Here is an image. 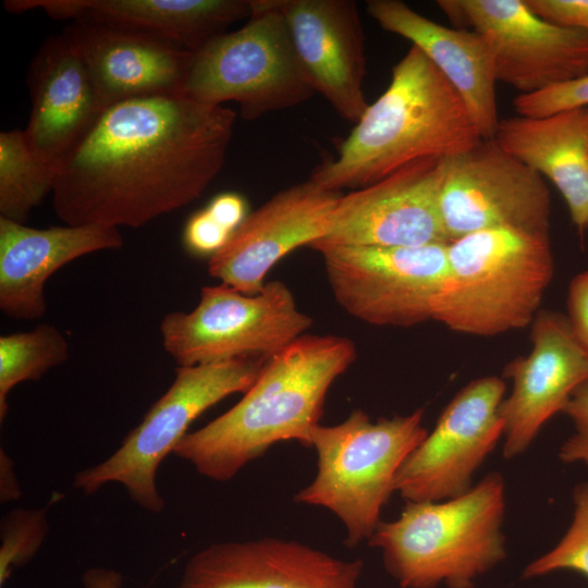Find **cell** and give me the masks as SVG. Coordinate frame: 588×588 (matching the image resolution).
<instances>
[{"label": "cell", "mask_w": 588, "mask_h": 588, "mask_svg": "<svg viewBox=\"0 0 588 588\" xmlns=\"http://www.w3.org/2000/svg\"><path fill=\"white\" fill-rule=\"evenodd\" d=\"M235 120L229 108L184 95L108 107L60 167L57 217L139 228L191 204L222 170Z\"/></svg>", "instance_id": "obj_1"}, {"label": "cell", "mask_w": 588, "mask_h": 588, "mask_svg": "<svg viewBox=\"0 0 588 588\" xmlns=\"http://www.w3.org/2000/svg\"><path fill=\"white\" fill-rule=\"evenodd\" d=\"M355 358L356 346L345 336L303 334L265 363L240 402L187 432L173 454L222 482L280 441L310 446L331 384Z\"/></svg>", "instance_id": "obj_2"}, {"label": "cell", "mask_w": 588, "mask_h": 588, "mask_svg": "<svg viewBox=\"0 0 588 588\" xmlns=\"http://www.w3.org/2000/svg\"><path fill=\"white\" fill-rule=\"evenodd\" d=\"M482 138L453 86L416 46L393 66L384 93L369 105L338 157L310 179L332 192L363 188L427 157L449 158Z\"/></svg>", "instance_id": "obj_3"}, {"label": "cell", "mask_w": 588, "mask_h": 588, "mask_svg": "<svg viewBox=\"0 0 588 588\" xmlns=\"http://www.w3.org/2000/svg\"><path fill=\"white\" fill-rule=\"evenodd\" d=\"M505 499L504 478L493 471L462 495L406 502L396 519L379 523L368 544L381 551L401 588H473L506 556Z\"/></svg>", "instance_id": "obj_4"}, {"label": "cell", "mask_w": 588, "mask_h": 588, "mask_svg": "<svg viewBox=\"0 0 588 588\" xmlns=\"http://www.w3.org/2000/svg\"><path fill=\"white\" fill-rule=\"evenodd\" d=\"M554 272L550 234L481 230L448 245V272L432 320L494 336L530 326Z\"/></svg>", "instance_id": "obj_5"}, {"label": "cell", "mask_w": 588, "mask_h": 588, "mask_svg": "<svg viewBox=\"0 0 588 588\" xmlns=\"http://www.w3.org/2000/svg\"><path fill=\"white\" fill-rule=\"evenodd\" d=\"M422 418L424 408L377 421L355 409L338 425H317L310 434L317 473L294 501L336 515L346 529L348 548L368 541L395 492L399 469L428 434Z\"/></svg>", "instance_id": "obj_6"}, {"label": "cell", "mask_w": 588, "mask_h": 588, "mask_svg": "<svg viewBox=\"0 0 588 588\" xmlns=\"http://www.w3.org/2000/svg\"><path fill=\"white\" fill-rule=\"evenodd\" d=\"M248 22L193 52L183 95L207 105L234 101L245 120L295 107L316 91L295 51L278 0H252Z\"/></svg>", "instance_id": "obj_7"}, {"label": "cell", "mask_w": 588, "mask_h": 588, "mask_svg": "<svg viewBox=\"0 0 588 588\" xmlns=\"http://www.w3.org/2000/svg\"><path fill=\"white\" fill-rule=\"evenodd\" d=\"M267 360L243 358L177 367L171 387L105 461L77 471L73 486L85 495L120 483L131 500L159 514L166 503L157 489L159 465L187 433L188 426L226 396L245 393Z\"/></svg>", "instance_id": "obj_8"}, {"label": "cell", "mask_w": 588, "mask_h": 588, "mask_svg": "<svg viewBox=\"0 0 588 588\" xmlns=\"http://www.w3.org/2000/svg\"><path fill=\"white\" fill-rule=\"evenodd\" d=\"M291 290L267 282L256 295L220 283L204 286L191 311H172L160 323L162 345L179 367L243 358L268 360L311 326Z\"/></svg>", "instance_id": "obj_9"}, {"label": "cell", "mask_w": 588, "mask_h": 588, "mask_svg": "<svg viewBox=\"0 0 588 588\" xmlns=\"http://www.w3.org/2000/svg\"><path fill=\"white\" fill-rule=\"evenodd\" d=\"M448 245L310 248L321 254L332 294L347 314L373 326L411 328L432 320Z\"/></svg>", "instance_id": "obj_10"}, {"label": "cell", "mask_w": 588, "mask_h": 588, "mask_svg": "<svg viewBox=\"0 0 588 588\" xmlns=\"http://www.w3.org/2000/svg\"><path fill=\"white\" fill-rule=\"evenodd\" d=\"M440 210L449 243L494 228L550 234L551 196L543 177L494 138L446 158Z\"/></svg>", "instance_id": "obj_11"}, {"label": "cell", "mask_w": 588, "mask_h": 588, "mask_svg": "<svg viewBox=\"0 0 588 588\" xmlns=\"http://www.w3.org/2000/svg\"><path fill=\"white\" fill-rule=\"evenodd\" d=\"M461 28L489 41L498 82L529 95L588 74V35L548 22L525 0H439Z\"/></svg>", "instance_id": "obj_12"}, {"label": "cell", "mask_w": 588, "mask_h": 588, "mask_svg": "<svg viewBox=\"0 0 588 588\" xmlns=\"http://www.w3.org/2000/svg\"><path fill=\"white\" fill-rule=\"evenodd\" d=\"M505 382L475 379L444 407L431 432L399 469L394 491L406 502L442 501L466 493L473 476L503 437L500 405Z\"/></svg>", "instance_id": "obj_13"}, {"label": "cell", "mask_w": 588, "mask_h": 588, "mask_svg": "<svg viewBox=\"0 0 588 588\" xmlns=\"http://www.w3.org/2000/svg\"><path fill=\"white\" fill-rule=\"evenodd\" d=\"M445 160L421 158L371 185L341 195L327 234L309 247L449 243L440 210Z\"/></svg>", "instance_id": "obj_14"}, {"label": "cell", "mask_w": 588, "mask_h": 588, "mask_svg": "<svg viewBox=\"0 0 588 588\" xmlns=\"http://www.w3.org/2000/svg\"><path fill=\"white\" fill-rule=\"evenodd\" d=\"M341 195L311 180L280 191L248 213L209 258L210 277L243 294H258L280 259L324 237Z\"/></svg>", "instance_id": "obj_15"}, {"label": "cell", "mask_w": 588, "mask_h": 588, "mask_svg": "<svg viewBox=\"0 0 588 588\" xmlns=\"http://www.w3.org/2000/svg\"><path fill=\"white\" fill-rule=\"evenodd\" d=\"M530 328L531 351L504 369L512 380V391L500 405L506 458L524 453L588 380V359L565 315L540 309Z\"/></svg>", "instance_id": "obj_16"}, {"label": "cell", "mask_w": 588, "mask_h": 588, "mask_svg": "<svg viewBox=\"0 0 588 588\" xmlns=\"http://www.w3.org/2000/svg\"><path fill=\"white\" fill-rule=\"evenodd\" d=\"M362 560L265 537L210 544L187 561L177 588H358Z\"/></svg>", "instance_id": "obj_17"}, {"label": "cell", "mask_w": 588, "mask_h": 588, "mask_svg": "<svg viewBox=\"0 0 588 588\" xmlns=\"http://www.w3.org/2000/svg\"><path fill=\"white\" fill-rule=\"evenodd\" d=\"M105 107L133 98L183 95L193 52L155 35L72 21L62 34Z\"/></svg>", "instance_id": "obj_18"}, {"label": "cell", "mask_w": 588, "mask_h": 588, "mask_svg": "<svg viewBox=\"0 0 588 588\" xmlns=\"http://www.w3.org/2000/svg\"><path fill=\"white\" fill-rule=\"evenodd\" d=\"M298 61L315 91L346 121L368 108L365 37L353 0H278Z\"/></svg>", "instance_id": "obj_19"}, {"label": "cell", "mask_w": 588, "mask_h": 588, "mask_svg": "<svg viewBox=\"0 0 588 588\" xmlns=\"http://www.w3.org/2000/svg\"><path fill=\"white\" fill-rule=\"evenodd\" d=\"M367 13L419 48L460 95L480 137L494 138L501 120L498 78L492 48L481 33L443 26L400 0H368Z\"/></svg>", "instance_id": "obj_20"}, {"label": "cell", "mask_w": 588, "mask_h": 588, "mask_svg": "<svg viewBox=\"0 0 588 588\" xmlns=\"http://www.w3.org/2000/svg\"><path fill=\"white\" fill-rule=\"evenodd\" d=\"M28 86L32 108L25 137L38 157L60 171L106 109L61 34L49 37L35 54Z\"/></svg>", "instance_id": "obj_21"}, {"label": "cell", "mask_w": 588, "mask_h": 588, "mask_svg": "<svg viewBox=\"0 0 588 588\" xmlns=\"http://www.w3.org/2000/svg\"><path fill=\"white\" fill-rule=\"evenodd\" d=\"M118 228L97 224L35 229L0 217V309L14 320H36L46 310L44 286L66 264L91 253L119 249Z\"/></svg>", "instance_id": "obj_22"}, {"label": "cell", "mask_w": 588, "mask_h": 588, "mask_svg": "<svg viewBox=\"0 0 588 588\" xmlns=\"http://www.w3.org/2000/svg\"><path fill=\"white\" fill-rule=\"evenodd\" d=\"M3 4L14 13L41 9L54 20L145 32L192 52L253 12L252 0H9Z\"/></svg>", "instance_id": "obj_23"}, {"label": "cell", "mask_w": 588, "mask_h": 588, "mask_svg": "<svg viewBox=\"0 0 588 588\" xmlns=\"http://www.w3.org/2000/svg\"><path fill=\"white\" fill-rule=\"evenodd\" d=\"M494 139L553 183L583 241L588 231V107L543 118L501 119Z\"/></svg>", "instance_id": "obj_24"}, {"label": "cell", "mask_w": 588, "mask_h": 588, "mask_svg": "<svg viewBox=\"0 0 588 588\" xmlns=\"http://www.w3.org/2000/svg\"><path fill=\"white\" fill-rule=\"evenodd\" d=\"M59 169L38 157L24 131L0 133V217L25 224L53 192Z\"/></svg>", "instance_id": "obj_25"}, {"label": "cell", "mask_w": 588, "mask_h": 588, "mask_svg": "<svg viewBox=\"0 0 588 588\" xmlns=\"http://www.w3.org/2000/svg\"><path fill=\"white\" fill-rule=\"evenodd\" d=\"M69 357L65 336L53 326L41 323L27 332L0 338V420L8 413V396L19 383L40 379Z\"/></svg>", "instance_id": "obj_26"}, {"label": "cell", "mask_w": 588, "mask_h": 588, "mask_svg": "<svg viewBox=\"0 0 588 588\" xmlns=\"http://www.w3.org/2000/svg\"><path fill=\"white\" fill-rule=\"evenodd\" d=\"M572 498L574 509L567 530L552 549L525 567L524 578L572 571L588 579V480L574 487Z\"/></svg>", "instance_id": "obj_27"}, {"label": "cell", "mask_w": 588, "mask_h": 588, "mask_svg": "<svg viewBox=\"0 0 588 588\" xmlns=\"http://www.w3.org/2000/svg\"><path fill=\"white\" fill-rule=\"evenodd\" d=\"M48 532L47 512L44 509H17L1 519L0 584L11 572L37 553Z\"/></svg>", "instance_id": "obj_28"}, {"label": "cell", "mask_w": 588, "mask_h": 588, "mask_svg": "<svg viewBox=\"0 0 588 588\" xmlns=\"http://www.w3.org/2000/svg\"><path fill=\"white\" fill-rule=\"evenodd\" d=\"M516 113L527 118H543L562 111L588 107V74L513 100Z\"/></svg>", "instance_id": "obj_29"}, {"label": "cell", "mask_w": 588, "mask_h": 588, "mask_svg": "<svg viewBox=\"0 0 588 588\" xmlns=\"http://www.w3.org/2000/svg\"><path fill=\"white\" fill-rule=\"evenodd\" d=\"M562 413L572 420L574 432L560 446L559 458L588 465V380L575 390Z\"/></svg>", "instance_id": "obj_30"}, {"label": "cell", "mask_w": 588, "mask_h": 588, "mask_svg": "<svg viewBox=\"0 0 588 588\" xmlns=\"http://www.w3.org/2000/svg\"><path fill=\"white\" fill-rule=\"evenodd\" d=\"M232 233L207 208H204L186 221L183 244L191 255L210 258L224 246Z\"/></svg>", "instance_id": "obj_31"}, {"label": "cell", "mask_w": 588, "mask_h": 588, "mask_svg": "<svg viewBox=\"0 0 588 588\" xmlns=\"http://www.w3.org/2000/svg\"><path fill=\"white\" fill-rule=\"evenodd\" d=\"M543 20L584 30L588 35V0H525Z\"/></svg>", "instance_id": "obj_32"}, {"label": "cell", "mask_w": 588, "mask_h": 588, "mask_svg": "<svg viewBox=\"0 0 588 588\" xmlns=\"http://www.w3.org/2000/svg\"><path fill=\"white\" fill-rule=\"evenodd\" d=\"M566 305L571 330L588 359V270L572 279Z\"/></svg>", "instance_id": "obj_33"}, {"label": "cell", "mask_w": 588, "mask_h": 588, "mask_svg": "<svg viewBox=\"0 0 588 588\" xmlns=\"http://www.w3.org/2000/svg\"><path fill=\"white\" fill-rule=\"evenodd\" d=\"M206 208L231 232H234L248 215L245 198L236 193L219 194Z\"/></svg>", "instance_id": "obj_34"}, {"label": "cell", "mask_w": 588, "mask_h": 588, "mask_svg": "<svg viewBox=\"0 0 588 588\" xmlns=\"http://www.w3.org/2000/svg\"><path fill=\"white\" fill-rule=\"evenodd\" d=\"M0 498L1 502L17 500L21 490L14 473L13 461L1 450L0 453Z\"/></svg>", "instance_id": "obj_35"}, {"label": "cell", "mask_w": 588, "mask_h": 588, "mask_svg": "<svg viewBox=\"0 0 588 588\" xmlns=\"http://www.w3.org/2000/svg\"><path fill=\"white\" fill-rule=\"evenodd\" d=\"M82 580L85 588H121L123 577L113 569L93 567L83 574Z\"/></svg>", "instance_id": "obj_36"}]
</instances>
